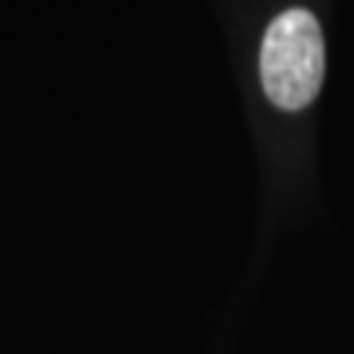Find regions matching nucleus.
Listing matches in <instances>:
<instances>
[{"mask_svg": "<svg viewBox=\"0 0 354 354\" xmlns=\"http://www.w3.org/2000/svg\"><path fill=\"white\" fill-rule=\"evenodd\" d=\"M325 77L322 27L307 9H286L269 24L260 50V80L281 109H304Z\"/></svg>", "mask_w": 354, "mask_h": 354, "instance_id": "nucleus-1", "label": "nucleus"}]
</instances>
